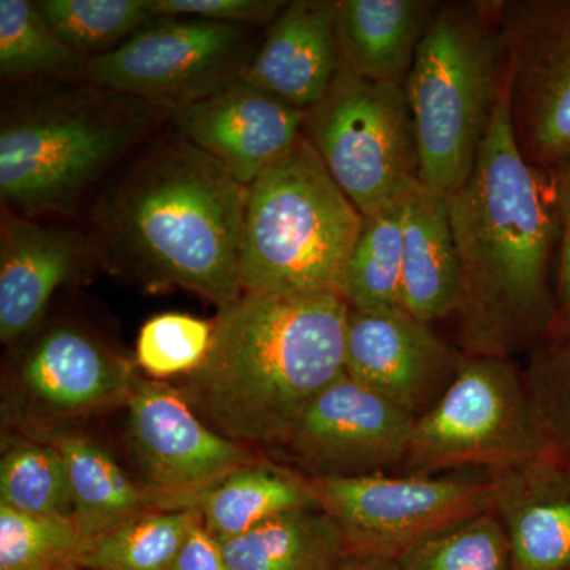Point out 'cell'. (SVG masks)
<instances>
[{
  "label": "cell",
  "instance_id": "1",
  "mask_svg": "<svg viewBox=\"0 0 570 570\" xmlns=\"http://www.w3.org/2000/svg\"><path fill=\"white\" fill-rule=\"evenodd\" d=\"M445 198L463 276L456 346L524 358L553 328L560 220L550 174L513 140L508 75L474 170Z\"/></svg>",
  "mask_w": 570,
  "mask_h": 570
},
{
  "label": "cell",
  "instance_id": "2",
  "mask_svg": "<svg viewBox=\"0 0 570 570\" xmlns=\"http://www.w3.org/2000/svg\"><path fill=\"white\" fill-rule=\"evenodd\" d=\"M247 187L181 135L111 176L92 208L96 257L146 291L184 288L220 307L245 294Z\"/></svg>",
  "mask_w": 570,
  "mask_h": 570
},
{
  "label": "cell",
  "instance_id": "3",
  "mask_svg": "<svg viewBox=\"0 0 570 570\" xmlns=\"http://www.w3.org/2000/svg\"><path fill=\"white\" fill-rule=\"evenodd\" d=\"M347 316L336 294L245 292L220 307L204 365L178 389L224 436L283 449L309 404L346 371Z\"/></svg>",
  "mask_w": 570,
  "mask_h": 570
},
{
  "label": "cell",
  "instance_id": "4",
  "mask_svg": "<svg viewBox=\"0 0 570 570\" xmlns=\"http://www.w3.org/2000/svg\"><path fill=\"white\" fill-rule=\"evenodd\" d=\"M160 111L88 81L10 99L0 116L3 209L29 219L75 216L94 184L154 132Z\"/></svg>",
  "mask_w": 570,
  "mask_h": 570
},
{
  "label": "cell",
  "instance_id": "5",
  "mask_svg": "<svg viewBox=\"0 0 570 570\" xmlns=\"http://www.w3.org/2000/svg\"><path fill=\"white\" fill-rule=\"evenodd\" d=\"M504 81L494 0H439L404 85L422 186L448 197L468 181Z\"/></svg>",
  "mask_w": 570,
  "mask_h": 570
},
{
  "label": "cell",
  "instance_id": "6",
  "mask_svg": "<svg viewBox=\"0 0 570 570\" xmlns=\"http://www.w3.org/2000/svg\"><path fill=\"white\" fill-rule=\"evenodd\" d=\"M363 214L305 137L247 186L243 291L336 294Z\"/></svg>",
  "mask_w": 570,
  "mask_h": 570
},
{
  "label": "cell",
  "instance_id": "7",
  "mask_svg": "<svg viewBox=\"0 0 570 570\" xmlns=\"http://www.w3.org/2000/svg\"><path fill=\"white\" fill-rule=\"evenodd\" d=\"M546 452L523 362L513 356L464 354L459 373L412 428L400 474L487 472Z\"/></svg>",
  "mask_w": 570,
  "mask_h": 570
},
{
  "label": "cell",
  "instance_id": "8",
  "mask_svg": "<svg viewBox=\"0 0 570 570\" xmlns=\"http://www.w3.org/2000/svg\"><path fill=\"white\" fill-rule=\"evenodd\" d=\"M305 138L363 216L403 204L419 186L414 121L404 86L337 71L306 111Z\"/></svg>",
  "mask_w": 570,
  "mask_h": 570
},
{
  "label": "cell",
  "instance_id": "9",
  "mask_svg": "<svg viewBox=\"0 0 570 570\" xmlns=\"http://www.w3.org/2000/svg\"><path fill=\"white\" fill-rule=\"evenodd\" d=\"M254 32L198 18L157 17L115 51L89 59L85 81L171 112L242 78L262 43Z\"/></svg>",
  "mask_w": 570,
  "mask_h": 570
},
{
  "label": "cell",
  "instance_id": "10",
  "mask_svg": "<svg viewBox=\"0 0 570 570\" xmlns=\"http://www.w3.org/2000/svg\"><path fill=\"white\" fill-rule=\"evenodd\" d=\"M311 482L351 557L382 562H395L420 540L491 510L493 502L489 474H376Z\"/></svg>",
  "mask_w": 570,
  "mask_h": 570
},
{
  "label": "cell",
  "instance_id": "11",
  "mask_svg": "<svg viewBox=\"0 0 570 570\" xmlns=\"http://www.w3.org/2000/svg\"><path fill=\"white\" fill-rule=\"evenodd\" d=\"M494 10L513 140L550 174L570 156V0H494Z\"/></svg>",
  "mask_w": 570,
  "mask_h": 570
},
{
  "label": "cell",
  "instance_id": "12",
  "mask_svg": "<svg viewBox=\"0 0 570 570\" xmlns=\"http://www.w3.org/2000/svg\"><path fill=\"white\" fill-rule=\"evenodd\" d=\"M135 363L73 325L45 332L22 356L11 381L7 412L21 434L37 436L71 420L126 406Z\"/></svg>",
  "mask_w": 570,
  "mask_h": 570
},
{
  "label": "cell",
  "instance_id": "13",
  "mask_svg": "<svg viewBox=\"0 0 570 570\" xmlns=\"http://www.w3.org/2000/svg\"><path fill=\"white\" fill-rule=\"evenodd\" d=\"M127 434L142 482L183 509L236 469L264 460L255 449L209 426L181 390L138 376L126 404Z\"/></svg>",
  "mask_w": 570,
  "mask_h": 570
},
{
  "label": "cell",
  "instance_id": "14",
  "mask_svg": "<svg viewBox=\"0 0 570 570\" xmlns=\"http://www.w3.org/2000/svg\"><path fill=\"white\" fill-rule=\"evenodd\" d=\"M414 422L344 373L309 404L283 449L311 480L400 474Z\"/></svg>",
  "mask_w": 570,
  "mask_h": 570
},
{
  "label": "cell",
  "instance_id": "15",
  "mask_svg": "<svg viewBox=\"0 0 570 570\" xmlns=\"http://www.w3.org/2000/svg\"><path fill=\"white\" fill-rule=\"evenodd\" d=\"M463 356L433 325L406 311L371 314L348 309L344 373L414 420L444 395Z\"/></svg>",
  "mask_w": 570,
  "mask_h": 570
},
{
  "label": "cell",
  "instance_id": "16",
  "mask_svg": "<svg viewBox=\"0 0 570 570\" xmlns=\"http://www.w3.org/2000/svg\"><path fill=\"white\" fill-rule=\"evenodd\" d=\"M184 140L224 165L245 186L305 137L306 111L238 78L171 111Z\"/></svg>",
  "mask_w": 570,
  "mask_h": 570
},
{
  "label": "cell",
  "instance_id": "17",
  "mask_svg": "<svg viewBox=\"0 0 570 570\" xmlns=\"http://www.w3.org/2000/svg\"><path fill=\"white\" fill-rule=\"evenodd\" d=\"M96 257L91 235L3 209L0 340L14 344L39 326L58 288Z\"/></svg>",
  "mask_w": 570,
  "mask_h": 570
},
{
  "label": "cell",
  "instance_id": "18",
  "mask_svg": "<svg viewBox=\"0 0 570 570\" xmlns=\"http://www.w3.org/2000/svg\"><path fill=\"white\" fill-rule=\"evenodd\" d=\"M487 474L513 570H570V466L543 452Z\"/></svg>",
  "mask_w": 570,
  "mask_h": 570
},
{
  "label": "cell",
  "instance_id": "19",
  "mask_svg": "<svg viewBox=\"0 0 570 570\" xmlns=\"http://www.w3.org/2000/svg\"><path fill=\"white\" fill-rule=\"evenodd\" d=\"M336 0L287 2L242 78L299 110L324 99L340 71Z\"/></svg>",
  "mask_w": 570,
  "mask_h": 570
},
{
  "label": "cell",
  "instance_id": "20",
  "mask_svg": "<svg viewBox=\"0 0 570 570\" xmlns=\"http://www.w3.org/2000/svg\"><path fill=\"white\" fill-rule=\"evenodd\" d=\"M438 0H336L341 69L379 85L404 86Z\"/></svg>",
  "mask_w": 570,
  "mask_h": 570
},
{
  "label": "cell",
  "instance_id": "21",
  "mask_svg": "<svg viewBox=\"0 0 570 570\" xmlns=\"http://www.w3.org/2000/svg\"><path fill=\"white\" fill-rule=\"evenodd\" d=\"M463 276L448 198L419 184L404 202L403 306L434 325L455 317Z\"/></svg>",
  "mask_w": 570,
  "mask_h": 570
},
{
  "label": "cell",
  "instance_id": "22",
  "mask_svg": "<svg viewBox=\"0 0 570 570\" xmlns=\"http://www.w3.org/2000/svg\"><path fill=\"white\" fill-rule=\"evenodd\" d=\"M32 438L43 439L61 452L69 472L73 521L86 540L99 538L142 513L183 509L174 499L127 474L92 438L69 428Z\"/></svg>",
  "mask_w": 570,
  "mask_h": 570
},
{
  "label": "cell",
  "instance_id": "23",
  "mask_svg": "<svg viewBox=\"0 0 570 570\" xmlns=\"http://www.w3.org/2000/svg\"><path fill=\"white\" fill-rule=\"evenodd\" d=\"M214 539L239 538L266 521L295 510L321 509L313 482L294 468L261 460L236 469L206 491L197 505Z\"/></svg>",
  "mask_w": 570,
  "mask_h": 570
},
{
  "label": "cell",
  "instance_id": "24",
  "mask_svg": "<svg viewBox=\"0 0 570 570\" xmlns=\"http://www.w3.org/2000/svg\"><path fill=\"white\" fill-rule=\"evenodd\" d=\"M219 543L235 570H343L351 558L343 532L324 509L284 513Z\"/></svg>",
  "mask_w": 570,
  "mask_h": 570
},
{
  "label": "cell",
  "instance_id": "25",
  "mask_svg": "<svg viewBox=\"0 0 570 570\" xmlns=\"http://www.w3.org/2000/svg\"><path fill=\"white\" fill-rule=\"evenodd\" d=\"M404 202L363 216L337 291L348 309L371 314L404 311Z\"/></svg>",
  "mask_w": 570,
  "mask_h": 570
},
{
  "label": "cell",
  "instance_id": "26",
  "mask_svg": "<svg viewBox=\"0 0 570 570\" xmlns=\"http://www.w3.org/2000/svg\"><path fill=\"white\" fill-rule=\"evenodd\" d=\"M88 59L63 43L28 0H0V75L10 82L85 81Z\"/></svg>",
  "mask_w": 570,
  "mask_h": 570
},
{
  "label": "cell",
  "instance_id": "27",
  "mask_svg": "<svg viewBox=\"0 0 570 570\" xmlns=\"http://www.w3.org/2000/svg\"><path fill=\"white\" fill-rule=\"evenodd\" d=\"M197 508L154 510L88 540L81 570H170L197 521Z\"/></svg>",
  "mask_w": 570,
  "mask_h": 570
},
{
  "label": "cell",
  "instance_id": "28",
  "mask_svg": "<svg viewBox=\"0 0 570 570\" xmlns=\"http://www.w3.org/2000/svg\"><path fill=\"white\" fill-rule=\"evenodd\" d=\"M0 505L26 515L73 520L69 472L61 452L26 434L3 442Z\"/></svg>",
  "mask_w": 570,
  "mask_h": 570
},
{
  "label": "cell",
  "instance_id": "29",
  "mask_svg": "<svg viewBox=\"0 0 570 570\" xmlns=\"http://www.w3.org/2000/svg\"><path fill=\"white\" fill-rule=\"evenodd\" d=\"M43 20L63 43L92 59L121 47L151 22V0H39Z\"/></svg>",
  "mask_w": 570,
  "mask_h": 570
},
{
  "label": "cell",
  "instance_id": "30",
  "mask_svg": "<svg viewBox=\"0 0 570 570\" xmlns=\"http://www.w3.org/2000/svg\"><path fill=\"white\" fill-rule=\"evenodd\" d=\"M393 564L396 570H513L508 532L493 510L428 535Z\"/></svg>",
  "mask_w": 570,
  "mask_h": 570
},
{
  "label": "cell",
  "instance_id": "31",
  "mask_svg": "<svg viewBox=\"0 0 570 570\" xmlns=\"http://www.w3.org/2000/svg\"><path fill=\"white\" fill-rule=\"evenodd\" d=\"M86 543L73 520L0 505V570H77Z\"/></svg>",
  "mask_w": 570,
  "mask_h": 570
},
{
  "label": "cell",
  "instance_id": "32",
  "mask_svg": "<svg viewBox=\"0 0 570 570\" xmlns=\"http://www.w3.org/2000/svg\"><path fill=\"white\" fill-rule=\"evenodd\" d=\"M523 370L546 452L570 466V333L540 344Z\"/></svg>",
  "mask_w": 570,
  "mask_h": 570
},
{
  "label": "cell",
  "instance_id": "33",
  "mask_svg": "<svg viewBox=\"0 0 570 570\" xmlns=\"http://www.w3.org/2000/svg\"><path fill=\"white\" fill-rule=\"evenodd\" d=\"M213 333L214 321L183 313L159 314L138 333L135 366L154 381L190 376L204 365Z\"/></svg>",
  "mask_w": 570,
  "mask_h": 570
},
{
  "label": "cell",
  "instance_id": "34",
  "mask_svg": "<svg viewBox=\"0 0 570 570\" xmlns=\"http://www.w3.org/2000/svg\"><path fill=\"white\" fill-rule=\"evenodd\" d=\"M156 17H189L243 26L257 31L268 28L287 6L285 0H151Z\"/></svg>",
  "mask_w": 570,
  "mask_h": 570
},
{
  "label": "cell",
  "instance_id": "35",
  "mask_svg": "<svg viewBox=\"0 0 570 570\" xmlns=\"http://www.w3.org/2000/svg\"><path fill=\"white\" fill-rule=\"evenodd\" d=\"M550 176L560 220V246L554 276V322L549 340L570 333V156Z\"/></svg>",
  "mask_w": 570,
  "mask_h": 570
},
{
  "label": "cell",
  "instance_id": "36",
  "mask_svg": "<svg viewBox=\"0 0 570 570\" xmlns=\"http://www.w3.org/2000/svg\"><path fill=\"white\" fill-rule=\"evenodd\" d=\"M170 570H235L225 558L219 540L205 530L197 521L184 540Z\"/></svg>",
  "mask_w": 570,
  "mask_h": 570
},
{
  "label": "cell",
  "instance_id": "37",
  "mask_svg": "<svg viewBox=\"0 0 570 570\" xmlns=\"http://www.w3.org/2000/svg\"><path fill=\"white\" fill-rule=\"evenodd\" d=\"M343 570H396L393 562H382L373 560H362V558L351 557L344 564Z\"/></svg>",
  "mask_w": 570,
  "mask_h": 570
},
{
  "label": "cell",
  "instance_id": "38",
  "mask_svg": "<svg viewBox=\"0 0 570 570\" xmlns=\"http://www.w3.org/2000/svg\"><path fill=\"white\" fill-rule=\"evenodd\" d=\"M77 570H81V569H77Z\"/></svg>",
  "mask_w": 570,
  "mask_h": 570
}]
</instances>
